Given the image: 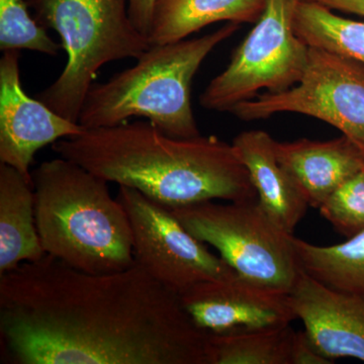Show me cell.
<instances>
[{"instance_id":"8","label":"cell","mask_w":364,"mask_h":364,"mask_svg":"<svg viewBox=\"0 0 364 364\" xmlns=\"http://www.w3.org/2000/svg\"><path fill=\"white\" fill-rule=\"evenodd\" d=\"M243 121L296 112L341 132L364 152V66L355 60L309 47L303 76L293 87L263 92L230 111Z\"/></svg>"},{"instance_id":"2","label":"cell","mask_w":364,"mask_h":364,"mask_svg":"<svg viewBox=\"0 0 364 364\" xmlns=\"http://www.w3.org/2000/svg\"><path fill=\"white\" fill-rule=\"evenodd\" d=\"M52 149L95 176L169 208L257 198L233 144L215 136L176 138L150 121L126 122L85 129L57 141Z\"/></svg>"},{"instance_id":"21","label":"cell","mask_w":364,"mask_h":364,"mask_svg":"<svg viewBox=\"0 0 364 364\" xmlns=\"http://www.w3.org/2000/svg\"><path fill=\"white\" fill-rule=\"evenodd\" d=\"M318 210L346 238L363 231L364 168L335 189Z\"/></svg>"},{"instance_id":"20","label":"cell","mask_w":364,"mask_h":364,"mask_svg":"<svg viewBox=\"0 0 364 364\" xmlns=\"http://www.w3.org/2000/svg\"><path fill=\"white\" fill-rule=\"evenodd\" d=\"M23 49L57 56L63 48L32 18L26 0H0V50Z\"/></svg>"},{"instance_id":"14","label":"cell","mask_w":364,"mask_h":364,"mask_svg":"<svg viewBox=\"0 0 364 364\" xmlns=\"http://www.w3.org/2000/svg\"><path fill=\"white\" fill-rule=\"evenodd\" d=\"M232 144L247 169L261 207L282 230L294 234L310 205L277 159L274 139L264 131H246Z\"/></svg>"},{"instance_id":"9","label":"cell","mask_w":364,"mask_h":364,"mask_svg":"<svg viewBox=\"0 0 364 364\" xmlns=\"http://www.w3.org/2000/svg\"><path fill=\"white\" fill-rule=\"evenodd\" d=\"M117 198L130 220L135 262L170 291L181 294L236 272L189 233L170 208L127 186H119Z\"/></svg>"},{"instance_id":"18","label":"cell","mask_w":364,"mask_h":364,"mask_svg":"<svg viewBox=\"0 0 364 364\" xmlns=\"http://www.w3.org/2000/svg\"><path fill=\"white\" fill-rule=\"evenodd\" d=\"M294 30L309 47L341 55L364 66V23L341 18L317 2L301 0Z\"/></svg>"},{"instance_id":"22","label":"cell","mask_w":364,"mask_h":364,"mask_svg":"<svg viewBox=\"0 0 364 364\" xmlns=\"http://www.w3.org/2000/svg\"><path fill=\"white\" fill-rule=\"evenodd\" d=\"M291 364H332L316 349L305 331L294 332L291 345Z\"/></svg>"},{"instance_id":"3","label":"cell","mask_w":364,"mask_h":364,"mask_svg":"<svg viewBox=\"0 0 364 364\" xmlns=\"http://www.w3.org/2000/svg\"><path fill=\"white\" fill-rule=\"evenodd\" d=\"M35 214L47 255L88 273L135 264L130 220L107 181L65 158L32 172Z\"/></svg>"},{"instance_id":"1","label":"cell","mask_w":364,"mask_h":364,"mask_svg":"<svg viewBox=\"0 0 364 364\" xmlns=\"http://www.w3.org/2000/svg\"><path fill=\"white\" fill-rule=\"evenodd\" d=\"M0 352L11 364H210V334L136 262L97 274L47 254L0 274Z\"/></svg>"},{"instance_id":"15","label":"cell","mask_w":364,"mask_h":364,"mask_svg":"<svg viewBox=\"0 0 364 364\" xmlns=\"http://www.w3.org/2000/svg\"><path fill=\"white\" fill-rule=\"evenodd\" d=\"M38 233L32 182L0 164V274L45 255Z\"/></svg>"},{"instance_id":"5","label":"cell","mask_w":364,"mask_h":364,"mask_svg":"<svg viewBox=\"0 0 364 364\" xmlns=\"http://www.w3.org/2000/svg\"><path fill=\"white\" fill-rule=\"evenodd\" d=\"M37 21L61 38L67 54L58 78L37 95L59 116L78 123L97 71L117 60L136 59L150 43L134 25L128 0H28Z\"/></svg>"},{"instance_id":"12","label":"cell","mask_w":364,"mask_h":364,"mask_svg":"<svg viewBox=\"0 0 364 364\" xmlns=\"http://www.w3.org/2000/svg\"><path fill=\"white\" fill-rule=\"evenodd\" d=\"M289 301L311 342L325 358L364 363L363 296L325 286L301 268Z\"/></svg>"},{"instance_id":"23","label":"cell","mask_w":364,"mask_h":364,"mask_svg":"<svg viewBox=\"0 0 364 364\" xmlns=\"http://www.w3.org/2000/svg\"><path fill=\"white\" fill-rule=\"evenodd\" d=\"M156 0H128L129 14L136 28L144 35H149Z\"/></svg>"},{"instance_id":"17","label":"cell","mask_w":364,"mask_h":364,"mask_svg":"<svg viewBox=\"0 0 364 364\" xmlns=\"http://www.w3.org/2000/svg\"><path fill=\"white\" fill-rule=\"evenodd\" d=\"M294 246L304 272L331 289L364 298V230L331 246L294 236Z\"/></svg>"},{"instance_id":"4","label":"cell","mask_w":364,"mask_h":364,"mask_svg":"<svg viewBox=\"0 0 364 364\" xmlns=\"http://www.w3.org/2000/svg\"><path fill=\"white\" fill-rule=\"evenodd\" d=\"M239 25L229 21L196 39L150 46L135 65L91 86L78 124L102 128L141 117L176 138L200 136L191 107V82L203 60Z\"/></svg>"},{"instance_id":"16","label":"cell","mask_w":364,"mask_h":364,"mask_svg":"<svg viewBox=\"0 0 364 364\" xmlns=\"http://www.w3.org/2000/svg\"><path fill=\"white\" fill-rule=\"evenodd\" d=\"M265 6L267 0H156L148 40L179 42L218 21L256 23Z\"/></svg>"},{"instance_id":"6","label":"cell","mask_w":364,"mask_h":364,"mask_svg":"<svg viewBox=\"0 0 364 364\" xmlns=\"http://www.w3.org/2000/svg\"><path fill=\"white\" fill-rule=\"evenodd\" d=\"M170 210L189 233L217 249L238 274L280 293L293 289L301 269L294 234L273 221L257 198L208 200Z\"/></svg>"},{"instance_id":"13","label":"cell","mask_w":364,"mask_h":364,"mask_svg":"<svg viewBox=\"0 0 364 364\" xmlns=\"http://www.w3.org/2000/svg\"><path fill=\"white\" fill-rule=\"evenodd\" d=\"M275 153L312 208H318L335 189L364 168V152L342 135L329 141H275Z\"/></svg>"},{"instance_id":"24","label":"cell","mask_w":364,"mask_h":364,"mask_svg":"<svg viewBox=\"0 0 364 364\" xmlns=\"http://www.w3.org/2000/svg\"><path fill=\"white\" fill-rule=\"evenodd\" d=\"M328 9L364 16V0H310Z\"/></svg>"},{"instance_id":"7","label":"cell","mask_w":364,"mask_h":364,"mask_svg":"<svg viewBox=\"0 0 364 364\" xmlns=\"http://www.w3.org/2000/svg\"><path fill=\"white\" fill-rule=\"evenodd\" d=\"M299 2L267 0L262 16L235 50L229 65L200 95L205 109L230 112L261 90L280 92L299 82L309 55V46L294 30Z\"/></svg>"},{"instance_id":"11","label":"cell","mask_w":364,"mask_h":364,"mask_svg":"<svg viewBox=\"0 0 364 364\" xmlns=\"http://www.w3.org/2000/svg\"><path fill=\"white\" fill-rule=\"evenodd\" d=\"M20 55V50H9L0 59V162L33 183L30 167L36 153L85 129L26 95L21 81Z\"/></svg>"},{"instance_id":"19","label":"cell","mask_w":364,"mask_h":364,"mask_svg":"<svg viewBox=\"0 0 364 364\" xmlns=\"http://www.w3.org/2000/svg\"><path fill=\"white\" fill-rule=\"evenodd\" d=\"M291 325L210 334V364H291Z\"/></svg>"},{"instance_id":"10","label":"cell","mask_w":364,"mask_h":364,"mask_svg":"<svg viewBox=\"0 0 364 364\" xmlns=\"http://www.w3.org/2000/svg\"><path fill=\"white\" fill-rule=\"evenodd\" d=\"M179 296L189 317L210 334L267 329L296 320L289 294L261 286L237 272L196 284Z\"/></svg>"}]
</instances>
